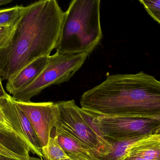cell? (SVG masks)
Wrapping results in <instances>:
<instances>
[{
    "label": "cell",
    "mask_w": 160,
    "mask_h": 160,
    "mask_svg": "<svg viewBox=\"0 0 160 160\" xmlns=\"http://www.w3.org/2000/svg\"><path fill=\"white\" fill-rule=\"evenodd\" d=\"M143 137H144L132 138V139L120 141V142H112L113 146L112 151L109 156L102 159L119 160L125 156L127 150L130 147V146H131L135 142L139 141Z\"/></svg>",
    "instance_id": "cell-15"
},
{
    "label": "cell",
    "mask_w": 160,
    "mask_h": 160,
    "mask_svg": "<svg viewBox=\"0 0 160 160\" xmlns=\"http://www.w3.org/2000/svg\"><path fill=\"white\" fill-rule=\"evenodd\" d=\"M154 134H159L160 135V126L155 131Z\"/></svg>",
    "instance_id": "cell-25"
},
{
    "label": "cell",
    "mask_w": 160,
    "mask_h": 160,
    "mask_svg": "<svg viewBox=\"0 0 160 160\" xmlns=\"http://www.w3.org/2000/svg\"><path fill=\"white\" fill-rule=\"evenodd\" d=\"M14 101L27 116L42 147H45L59 119L60 112L57 102H22Z\"/></svg>",
    "instance_id": "cell-7"
},
{
    "label": "cell",
    "mask_w": 160,
    "mask_h": 160,
    "mask_svg": "<svg viewBox=\"0 0 160 160\" xmlns=\"http://www.w3.org/2000/svg\"><path fill=\"white\" fill-rule=\"evenodd\" d=\"M48 58L46 56L37 59L8 81L6 85L8 92L13 95L31 84L47 66Z\"/></svg>",
    "instance_id": "cell-9"
},
{
    "label": "cell",
    "mask_w": 160,
    "mask_h": 160,
    "mask_svg": "<svg viewBox=\"0 0 160 160\" xmlns=\"http://www.w3.org/2000/svg\"><path fill=\"white\" fill-rule=\"evenodd\" d=\"M17 23L10 25H0V49L5 48L8 45L16 30Z\"/></svg>",
    "instance_id": "cell-16"
},
{
    "label": "cell",
    "mask_w": 160,
    "mask_h": 160,
    "mask_svg": "<svg viewBox=\"0 0 160 160\" xmlns=\"http://www.w3.org/2000/svg\"><path fill=\"white\" fill-rule=\"evenodd\" d=\"M100 0H73L64 13L55 49L64 54H89L102 38Z\"/></svg>",
    "instance_id": "cell-3"
},
{
    "label": "cell",
    "mask_w": 160,
    "mask_h": 160,
    "mask_svg": "<svg viewBox=\"0 0 160 160\" xmlns=\"http://www.w3.org/2000/svg\"><path fill=\"white\" fill-rule=\"evenodd\" d=\"M12 2V0H0V6L8 4Z\"/></svg>",
    "instance_id": "cell-24"
},
{
    "label": "cell",
    "mask_w": 160,
    "mask_h": 160,
    "mask_svg": "<svg viewBox=\"0 0 160 160\" xmlns=\"http://www.w3.org/2000/svg\"><path fill=\"white\" fill-rule=\"evenodd\" d=\"M59 119L54 129L74 139L100 159L111 154L112 142L98 133L88 120L86 113L75 103L74 100L57 102Z\"/></svg>",
    "instance_id": "cell-4"
},
{
    "label": "cell",
    "mask_w": 160,
    "mask_h": 160,
    "mask_svg": "<svg viewBox=\"0 0 160 160\" xmlns=\"http://www.w3.org/2000/svg\"><path fill=\"white\" fill-rule=\"evenodd\" d=\"M0 154L19 160H27L0 141Z\"/></svg>",
    "instance_id": "cell-17"
},
{
    "label": "cell",
    "mask_w": 160,
    "mask_h": 160,
    "mask_svg": "<svg viewBox=\"0 0 160 160\" xmlns=\"http://www.w3.org/2000/svg\"><path fill=\"white\" fill-rule=\"evenodd\" d=\"M119 160H148L145 159L140 158L136 157H131L125 155L124 157H122Z\"/></svg>",
    "instance_id": "cell-22"
},
{
    "label": "cell",
    "mask_w": 160,
    "mask_h": 160,
    "mask_svg": "<svg viewBox=\"0 0 160 160\" xmlns=\"http://www.w3.org/2000/svg\"><path fill=\"white\" fill-rule=\"evenodd\" d=\"M8 94L5 92L3 87L2 82V78L0 76V100L6 96Z\"/></svg>",
    "instance_id": "cell-21"
},
{
    "label": "cell",
    "mask_w": 160,
    "mask_h": 160,
    "mask_svg": "<svg viewBox=\"0 0 160 160\" xmlns=\"http://www.w3.org/2000/svg\"><path fill=\"white\" fill-rule=\"evenodd\" d=\"M125 155L148 160H160V135L145 136L133 144Z\"/></svg>",
    "instance_id": "cell-10"
},
{
    "label": "cell",
    "mask_w": 160,
    "mask_h": 160,
    "mask_svg": "<svg viewBox=\"0 0 160 160\" xmlns=\"http://www.w3.org/2000/svg\"><path fill=\"white\" fill-rule=\"evenodd\" d=\"M152 119H158V120H160V116H157V117H153V118H152Z\"/></svg>",
    "instance_id": "cell-26"
},
{
    "label": "cell",
    "mask_w": 160,
    "mask_h": 160,
    "mask_svg": "<svg viewBox=\"0 0 160 160\" xmlns=\"http://www.w3.org/2000/svg\"><path fill=\"white\" fill-rule=\"evenodd\" d=\"M34 160H44L39 159L36 158H35L34 159Z\"/></svg>",
    "instance_id": "cell-27"
},
{
    "label": "cell",
    "mask_w": 160,
    "mask_h": 160,
    "mask_svg": "<svg viewBox=\"0 0 160 160\" xmlns=\"http://www.w3.org/2000/svg\"><path fill=\"white\" fill-rule=\"evenodd\" d=\"M80 102L89 115L151 119L160 116V81L143 71L109 75Z\"/></svg>",
    "instance_id": "cell-2"
},
{
    "label": "cell",
    "mask_w": 160,
    "mask_h": 160,
    "mask_svg": "<svg viewBox=\"0 0 160 160\" xmlns=\"http://www.w3.org/2000/svg\"><path fill=\"white\" fill-rule=\"evenodd\" d=\"M148 14L156 21L160 23V11L146 9Z\"/></svg>",
    "instance_id": "cell-20"
},
{
    "label": "cell",
    "mask_w": 160,
    "mask_h": 160,
    "mask_svg": "<svg viewBox=\"0 0 160 160\" xmlns=\"http://www.w3.org/2000/svg\"><path fill=\"white\" fill-rule=\"evenodd\" d=\"M86 114L98 133L111 142L148 136L154 134L160 126V120L158 119L95 116Z\"/></svg>",
    "instance_id": "cell-6"
},
{
    "label": "cell",
    "mask_w": 160,
    "mask_h": 160,
    "mask_svg": "<svg viewBox=\"0 0 160 160\" xmlns=\"http://www.w3.org/2000/svg\"><path fill=\"white\" fill-rule=\"evenodd\" d=\"M0 107L6 118L27 146L30 152L43 160L42 146L31 123L10 95L0 100Z\"/></svg>",
    "instance_id": "cell-8"
},
{
    "label": "cell",
    "mask_w": 160,
    "mask_h": 160,
    "mask_svg": "<svg viewBox=\"0 0 160 160\" xmlns=\"http://www.w3.org/2000/svg\"><path fill=\"white\" fill-rule=\"evenodd\" d=\"M64 13L56 0H40L25 6L8 45L0 49L2 79L9 80L32 62L50 55Z\"/></svg>",
    "instance_id": "cell-1"
},
{
    "label": "cell",
    "mask_w": 160,
    "mask_h": 160,
    "mask_svg": "<svg viewBox=\"0 0 160 160\" xmlns=\"http://www.w3.org/2000/svg\"><path fill=\"white\" fill-rule=\"evenodd\" d=\"M24 7L22 5H17L9 8L0 9V25L17 23L23 13Z\"/></svg>",
    "instance_id": "cell-14"
},
{
    "label": "cell",
    "mask_w": 160,
    "mask_h": 160,
    "mask_svg": "<svg viewBox=\"0 0 160 160\" xmlns=\"http://www.w3.org/2000/svg\"><path fill=\"white\" fill-rule=\"evenodd\" d=\"M90 54H70L56 51L48 58L47 66L30 85L12 96L18 102H28L45 88L68 81L82 66Z\"/></svg>",
    "instance_id": "cell-5"
},
{
    "label": "cell",
    "mask_w": 160,
    "mask_h": 160,
    "mask_svg": "<svg viewBox=\"0 0 160 160\" xmlns=\"http://www.w3.org/2000/svg\"><path fill=\"white\" fill-rule=\"evenodd\" d=\"M69 158L65 160H103L91 154H74L68 155Z\"/></svg>",
    "instance_id": "cell-18"
},
{
    "label": "cell",
    "mask_w": 160,
    "mask_h": 160,
    "mask_svg": "<svg viewBox=\"0 0 160 160\" xmlns=\"http://www.w3.org/2000/svg\"><path fill=\"white\" fill-rule=\"evenodd\" d=\"M0 141L19 154L25 153L29 148L6 118L0 107Z\"/></svg>",
    "instance_id": "cell-11"
},
{
    "label": "cell",
    "mask_w": 160,
    "mask_h": 160,
    "mask_svg": "<svg viewBox=\"0 0 160 160\" xmlns=\"http://www.w3.org/2000/svg\"><path fill=\"white\" fill-rule=\"evenodd\" d=\"M54 136L57 137L58 142L68 155L83 153L93 155L90 150L74 139L55 129Z\"/></svg>",
    "instance_id": "cell-12"
},
{
    "label": "cell",
    "mask_w": 160,
    "mask_h": 160,
    "mask_svg": "<svg viewBox=\"0 0 160 160\" xmlns=\"http://www.w3.org/2000/svg\"><path fill=\"white\" fill-rule=\"evenodd\" d=\"M42 154L44 160H65L69 157L65 152L56 136H51L48 144L42 147Z\"/></svg>",
    "instance_id": "cell-13"
},
{
    "label": "cell",
    "mask_w": 160,
    "mask_h": 160,
    "mask_svg": "<svg viewBox=\"0 0 160 160\" xmlns=\"http://www.w3.org/2000/svg\"><path fill=\"white\" fill-rule=\"evenodd\" d=\"M140 3L146 9L160 11V0H141Z\"/></svg>",
    "instance_id": "cell-19"
},
{
    "label": "cell",
    "mask_w": 160,
    "mask_h": 160,
    "mask_svg": "<svg viewBox=\"0 0 160 160\" xmlns=\"http://www.w3.org/2000/svg\"><path fill=\"white\" fill-rule=\"evenodd\" d=\"M0 160H19L0 154Z\"/></svg>",
    "instance_id": "cell-23"
}]
</instances>
